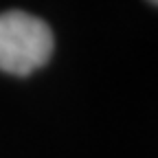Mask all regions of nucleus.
Listing matches in <instances>:
<instances>
[{
  "label": "nucleus",
  "mask_w": 158,
  "mask_h": 158,
  "mask_svg": "<svg viewBox=\"0 0 158 158\" xmlns=\"http://www.w3.org/2000/svg\"><path fill=\"white\" fill-rule=\"evenodd\" d=\"M53 31L24 11L0 13V70L24 77L42 68L53 55Z\"/></svg>",
  "instance_id": "1"
},
{
  "label": "nucleus",
  "mask_w": 158,
  "mask_h": 158,
  "mask_svg": "<svg viewBox=\"0 0 158 158\" xmlns=\"http://www.w3.org/2000/svg\"><path fill=\"white\" fill-rule=\"evenodd\" d=\"M149 2H152V5H156V2H158V0H149Z\"/></svg>",
  "instance_id": "2"
}]
</instances>
